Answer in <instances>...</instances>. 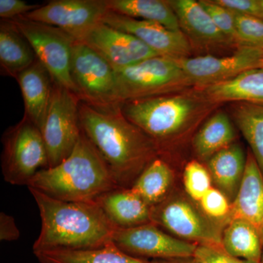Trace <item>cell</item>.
I'll return each mask as SVG.
<instances>
[{"instance_id": "6da1fadb", "label": "cell", "mask_w": 263, "mask_h": 263, "mask_svg": "<svg viewBox=\"0 0 263 263\" xmlns=\"http://www.w3.org/2000/svg\"><path fill=\"white\" fill-rule=\"evenodd\" d=\"M121 105L98 108L81 101L79 120L81 129L106 162L118 186L130 188L160 156V150L148 135L124 117Z\"/></svg>"}, {"instance_id": "7a4b0ae2", "label": "cell", "mask_w": 263, "mask_h": 263, "mask_svg": "<svg viewBox=\"0 0 263 263\" xmlns=\"http://www.w3.org/2000/svg\"><path fill=\"white\" fill-rule=\"evenodd\" d=\"M41 218L33 252L53 249L84 250L113 242L117 228L96 202H68L29 188Z\"/></svg>"}, {"instance_id": "3957f363", "label": "cell", "mask_w": 263, "mask_h": 263, "mask_svg": "<svg viewBox=\"0 0 263 263\" xmlns=\"http://www.w3.org/2000/svg\"><path fill=\"white\" fill-rule=\"evenodd\" d=\"M27 186L68 202H94L119 187L106 162L82 129L72 154L58 165L38 171Z\"/></svg>"}, {"instance_id": "277c9868", "label": "cell", "mask_w": 263, "mask_h": 263, "mask_svg": "<svg viewBox=\"0 0 263 263\" xmlns=\"http://www.w3.org/2000/svg\"><path fill=\"white\" fill-rule=\"evenodd\" d=\"M215 105L196 89L129 100L123 103L121 109L128 120L157 143L160 155Z\"/></svg>"}, {"instance_id": "5b68a950", "label": "cell", "mask_w": 263, "mask_h": 263, "mask_svg": "<svg viewBox=\"0 0 263 263\" xmlns=\"http://www.w3.org/2000/svg\"><path fill=\"white\" fill-rule=\"evenodd\" d=\"M2 143V172L6 182L27 186L38 171L48 168L47 149L42 133L27 118L5 131Z\"/></svg>"}, {"instance_id": "8992f818", "label": "cell", "mask_w": 263, "mask_h": 263, "mask_svg": "<svg viewBox=\"0 0 263 263\" xmlns=\"http://www.w3.org/2000/svg\"><path fill=\"white\" fill-rule=\"evenodd\" d=\"M121 103L178 92L192 86L179 62L162 56L152 57L116 71Z\"/></svg>"}, {"instance_id": "52a82bcc", "label": "cell", "mask_w": 263, "mask_h": 263, "mask_svg": "<svg viewBox=\"0 0 263 263\" xmlns=\"http://www.w3.org/2000/svg\"><path fill=\"white\" fill-rule=\"evenodd\" d=\"M81 100L74 91L53 81L51 101L42 135L47 149L48 167L62 163L73 152L81 133Z\"/></svg>"}, {"instance_id": "ba28073f", "label": "cell", "mask_w": 263, "mask_h": 263, "mask_svg": "<svg viewBox=\"0 0 263 263\" xmlns=\"http://www.w3.org/2000/svg\"><path fill=\"white\" fill-rule=\"evenodd\" d=\"M71 77L81 102L98 108L122 105L118 96L116 70L84 43L74 45Z\"/></svg>"}, {"instance_id": "9c48e42d", "label": "cell", "mask_w": 263, "mask_h": 263, "mask_svg": "<svg viewBox=\"0 0 263 263\" xmlns=\"http://www.w3.org/2000/svg\"><path fill=\"white\" fill-rule=\"evenodd\" d=\"M152 221L183 240L223 249V230L219 224L183 197L171 193L164 201L152 207Z\"/></svg>"}, {"instance_id": "30bf717a", "label": "cell", "mask_w": 263, "mask_h": 263, "mask_svg": "<svg viewBox=\"0 0 263 263\" xmlns=\"http://www.w3.org/2000/svg\"><path fill=\"white\" fill-rule=\"evenodd\" d=\"M11 21L27 38L37 60L47 69L53 81L77 95L71 77V60L75 39L58 27L25 16Z\"/></svg>"}, {"instance_id": "8fae6325", "label": "cell", "mask_w": 263, "mask_h": 263, "mask_svg": "<svg viewBox=\"0 0 263 263\" xmlns=\"http://www.w3.org/2000/svg\"><path fill=\"white\" fill-rule=\"evenodd\" d=\"M108 12V0H51L23 16L58 27L82 43Z\"/></svg>"}, {"instance_id": "7c38bea8", "label": "cell", "mask_w": 263, "mask_h": 263, "mask_svg": "<svg viewBox=\"0 0 263 263\" xmlns=\"http://www.w3.org/2000/svg\"><path fill=\"white\" fill-rule=\"evenodd\" d=\"M191 86L202 89L241 72L263 67V50L240 46L230 56L186 57L177 60Z\"/></svg>"}, {"instance_id": "4fadbf2b", "label": "cell", "mask_w": 263, "mask_h": 263, "mask_svg": "<svg viewBox=\"0 0 263 263\" xmlns=\"http://www.w3.org/2000/svg\"><path fill=\"white\" fill-rule=\"evenodd\" d=\"M113 242L125 253L142 259L190 258L197 247L164 233L153 223L129 229L117 228Z\"/></svg>"}, {"instance_id": "5bb4252c", "label": "cell", "mask_w": 263, "mask_h": 263, "mask_svg": "<svg viewBox=\"0 0 263 263\" xmlns=\"http://www.w3.org/2000/svg\"><path fill=\"white\" fill-rule=\"evenodd\" d=\"M103 22L136 36L159 56L175 60L190 57L191 45L181 30H172L156 22L129 18L110 10Z\"/></svg>"}, {"instance_id": "9a60e30c", "label": "cell", "mask_w": 263, "mask_h": 263, "mask_svg": "<svg viewBox=\"0 0 263 263\" xmlns=\"http://www.w3.org/2000/svg\"><path fill=\"white\" fill-rule=\"evenodd\" d=\"M82 43L96 51L116 71L159 56L136 36L103 22L97 26Z\"/></svg>"}, {"instance_id": "2e32d148", "label": "cell", "mask_w": 263, "mask_h": 263, "mask_svg": "<svg viewBox=\"0 0 263 263\" xmlns=\"http://www.w3.org/2000/svg\"><path fill=\"white\" fill-rule=\"evenodd\" d=\"M15 80L23 97L24 117L29 119L42 133L53 89V80L51 74L37 60L21 72Z\"/></svg>"}, {"instance_id": "e0dca14e", "label": "cell", "mask_w": 263, "mask_h": 263, "mask_svg": "<svg viewBox=\"0 0 263 263\" xmlns=\"http://www.w3.org/2000/svg\"><path fill=\"white\" fill-rule=\"evenodd\" d=\"M234 219H242L253 226L263 245V174L251 152L247 154L239 191L231 204L230 220Z\"/></svg>"}, {"instance_id": "ac0fdd59", "label": "cell", "mask_w": 263, "mask_h": 263, "mask_svg": "<svg viewBox=\"0 0 263 263\" xmlns=\"http://www.w3.org/2000/svg\"><path fill=\"white\" fill-rule=\"evenodd\" d=\"M95 202L116 228L129 229L152 223V207L130 188L115 189Z\"/></svg>"}, {"instance_id": "d6986e66", "label": "cell", "mask_w": 263, "mask_h": 263, "mask_svg": "<svg viewBox=\"0 0 263 263\" xmlns=\"http://www.w3.org/2000/svg\"><path fill=\"white\" fill-rule=\"evenodd\" d=\"M200 90L216 105L232 102L263 106V67L245 71L233 79Z\"/></svg>"}, {"instance_id": "ffe728a7", "label": "cell", "mask_w": 263, "mask_h": 263, "mask_svg": "<svg viewBox=\"0 0 263 263\" xmlns=\"http://www.w3.org/2000/svg\"><path fill=\"white\" fill-rule=\"evenodd\" d=\"M247 160V155L242 147L233 143L206 161L208 171L216 188L226 195L231 204L243 181Z\"/></svg>"}, {"instance_id": "44dd1931", "label": "cell", "mask_w": 263, "mask_h": 263, "mask_svg": "<svg viewBox=\"0 0 263 263\" xmlns=\"http://www.w3.org/2000/svg\"><path fill=\"white\" fill-rule=\"evenodd\" d=\"M168 3L177 16L180 29L189 37L206 46L230 44L200 2L169 0Z\"/></svg>"}, {"instance_id": "7402d4cb", "label": "cell", "mask_w": 263, "mask_h": 263, "mask_svg": "<svg viewBox=\"0 0 263 263\" xmlns=\"http://www.w3.org/2000/svg\"><path fill=\"white\" fill-rule=\"evenodd\" d=\"M37 58L25 36L11 20L0 22V70L1 75L16 79Z\"/></svg>"}, {"instance_id": "603a6c76", "label": "cell", "mask_w": 263, "mask_h": 263, "mask_svg": "<svg viewBox=\"0 0 263 263\" xmlns=\"http://www.w3.org/2000/svg\"><path fill=\"white\" fill-rule=\"evenodd\" d=\"M34 254L41 263H151L146 259L125 253L114 242L97 249H53L39 251Z\"/></svg>"}, {"instance_id": "cb8c5ba5", "label": "cell", "mask_w": 263, "mask_h": 263, "mask_svg": "<svg viewBox=\"0 0 263 263\" xmlns=\"http://www.w3.org/2000/svg\"><path fill=\"white\" fill-rule=\"evenodd\" d=\"M174 173L165 159L159 156L139 175L130 189L151 207L171 195Z\"/></svg>"}, {"instance_id": "d4e9b609", "label": "cell", "mask_w": 263, "mask_h": 263, "mask_svg": "<svg viewBox=\"0 0 263 263\" xmlns=\"http://www.w3.org/2000/svg\"><path fill=\"white\" fill-rule=\"evenodd\" d=\"M235 132L229 117L217 111L204 123L193 140L197 157L207 161L218 152L233 143Z\"/></svg>"}, {"instance_id": "484cf974", "label": "cell", "mask_w": 263, "mask_h": 263, "mask_svg": "<svg viewBox=\"0 0 263 263\" xmlns=\"http://www.w3.org/2000/svg\"><path fill=\"white\" fill-rule=\"evenodd\" d=\"M222 248L232 257L260 263L263 249L260 235L242 219H231L228 223L223 230Z\"/></svg>"}, {"instance_id": "4316f807", "label": "cell", "mask_w": 263, "mask_h": 263, "mask_svg": "<svg viewBox=\"0 0 263 263\" xmlns=\"http://www.w3.org/2000/svg\"><path fill=\"white\" fill-rule=\"evenodd\" d=\"M109 10L129 18L156 22L172 30H181L176 13L164 0H108Z\"/></svg>"}, {"instance_id": "83f0119b", "label": "cell", "mask_w": 263, "mask_h": 263, "mask_svg": "<svg viewBox=\"0 0 263 263\" xmlns=\"http://www.w3.org/2000/svg\"><path fill=\"white\" fill-rule=\"evenodd\" d=\"M233 117L263 174V106L237 103L233 107Z\"/></svg>"}, {"instance_id": "f1b7e54d", "label": "cell", "mask_w": 263, "mask_h": 263, "mask_svg": "<svg viewBox=\"0 0 263 263\" xmlns=\"http://www.w3.org/2000/svg\"><path fill=\"white\" fill-rule=\"evenodd\" d=\"M212 177L205 167L197 161H191L183 171V184L189 196L194 201L200 202L212 187Z\"/></svg>"}, {"instance_id": "f546056e", "label": "cell", "mask_w": 263, "mask_h": 263, "mask_svg": "<svg viewBox=\"0 0 263 263\" xmlns=\"http://www.w3.org/2000/svg\"><path fill=\"white\" fill-rule=\"evenodd\" d=\"M233 13L240 46L263 50V19Z\"/></svg>"}, {"instance_id": "4dcf8cb0", "label": "cell", "mask_w": 263, "mask_h": 263, "mask_svg": "<svg viewBox=\"0 0 263 263\" xmlns=\"http://www.w3.org/2000/svg\"><path fill=\"white\" fill-rule=\"evenodd\" d=\"M199 2L210 15L216 27L229 41L230 44L234 43L238 47H240L233 12L216 4L214 0H200Z\"/></svg>"}, {"instance_id": "1f68e13d", "label": "cell", "mask_w": 263, "mask_h": 263, "mask_svg": "<svg viewBox=\"0 0 263 263\" xmlns=\"http://www.w3.org/2000/svg\"><path fill=\"white\" fill-rule=\"evenodd\" d=\"M199 204L202 212L212 220L218 222L227 219L230 221L231 202L217 188L212 186L202 197Z\"/></svg>"}, {"instance_id": "d6a6232c", "label": "cell", "mask_w": 263, "mask_h": 263, "mask_svg": "<svg viewBox=\"0 0 263 263\" xmlns=\"http://www.w3.org/2000/svg\"><path fill=\"white\" fill-rule=\"evenodd\" d=\"M192 259L193 263H257L232 257L221 249L198 245Z\"/></svg>"}, {"instance_id": "836d02e7", "label": "cell", "mask_w": 263, "mask_h": 263, "mask_svg": "<svg viewBox=\"0 0 263 263\" xmlns=\"http://www.w3.org/2000/svg\"><path fill=\"white\" fill-rule=\"evenodd\" d=\"M41 5L29 4L22 0H0V17L4 20H12L28 14Z\"/></svg>"}, {"instance_id": "e575fe53", "label": "cell", "mask_w": 263, "mask_h": 263, "mask_svg": "<svg viewBox=\"0 0 263 263\" xmlns=\"http://www.w3.org/2000/svg\"><path fill=\"white\" fill-rule=\"evenodd\" d=\"M216 4L234 13L258 17L261 18L259 0H214Z\"/></svg>"}, {"instance_id": "d590c367", "label": "cell", "mask_w": 263, "mask_h": 263, "mask_svg": "<svg viewBox=\"0 0 263 263\" xmlns=\"http://www.w3.org/2000/svg\"><path fill=\"white\" fill-rule=\"evenodd\" d=\"M20 230L15 224L14 218L6 213L0 214V240L1 241H13L20 238Z\"/></svg>"}, {"instance_id": "8d00e7d4", "label": "cell", "mask_w": 263, "mask_h": 263, "mask_svg": "<svg viewBox=\"0 0 263 263\" xmlns=\"http://www.w3.org/2000/svg\"><path fill=\"white\" fill-rule=\"evenodd\" d=\"M151 263H193L192 257L190 258L152 259Z\"/></svg>"}, {"instance_id": "74e56055", "label": "cell", "mask_w": 263, "mask_h": 263, "mask_svg": "<svg viewBox=\"0 0 263 263\" xmlns=\"http://www.w3.org/2000/svg\"><path fill=\"white\" fill-rule=\"evenodd\" d=\"M260 263H263V249H262V257H261Z\"/></svg>"}]
</instances>
